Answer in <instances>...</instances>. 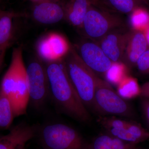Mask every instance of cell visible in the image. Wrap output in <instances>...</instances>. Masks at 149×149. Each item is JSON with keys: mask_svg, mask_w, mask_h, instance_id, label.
<instances>
[{"mask_svg": "<svg viewBox=\"0 0 149 149\" xmlns=\"http://www.w3.org/2000/svg\"><path fill=\"white\" fill-rule=\"evenodd\" d=\"M45 64L49 85V98L56 109L78 122H90L91 115L76 93L63 59Z\"/></svg>", "mask_w": 149, "mask_h": 149, "instance_id": "1", "label": "cell"}, {"mask_svg": "<svg viewBox=\"0 0 149 149\" xmlns=\"http://www.w3.org/2000/svg\"><path fill=\"white\" fill-rule=\"evenodd\" d=\"M0 92L10 99L16 117L26 113L29 104V91L21 47L13 50L10 64L0 84Z\"/></svg>", "mask_w": 149, "mask_h": 149, "instance_id": "2", "label": "cell"}, {"mask_svg": "<svg viewBox=\"0 0 149 149\" xmlns=\"http://www.w3.org/2000/svg\"><path fill=\"white\" fill-rule=\"evenodd\" d=\"M63 60L68 77L81 102L87 109H93L97 75L83 62L74 46H70Z\"/></svg>", "mask_w": 149, "mask_h": 149, "instance_id": "3", "label": "cell"}, {"mask_svg": "<svg viewBox=\"0 0 149 149\" xmlns=\"http://www.w3.org/2000/svg\"><path fill=\"white\" fill-rule=\"evenodd\" d=\"M102 115L132 118L134 112L125 99L115 91L106 80L97 76L94 94L93 109Z\"/></svg>", "mask_w": 149, "mask_h": 149, "instance_id": "4", "label": "cell"}, {"mask_svg": "<svg viewBox=\"0 0 149 149\" xmlns=\"http://www.w3.org/2000/svg\"><path fill=\"white\" fill-rule=\"evenodd\" d=\"M126 26L118 15L92 5L80 29L86 38L97 43L112 30Z\"/></svg>", "mask_w": 149, "mask_h": 149, "instance_id": "5", "label": "cell"}, {"mask_svg": "<svg viewBox=\"0 0 149 149\" xmlns=\"http://www.w3.org/2000/svg\"><path fill=\"white\" fill-rule=\"evenodd\" d=\"M38 136L44 149H83L85 144L77 130L63 123L45 125L38 131Z\"/></svg>", "mask_w": 149, "mask_h": 149, "instance_id": "6", "label": "cell"}, {"mask_svg": "<svg viewBox=\"0 0 149 149\" xmlns=\"http://www.w3.org/2000/svg\"><path fill=\"white\" fill-rule=\"evenodd\" d=\"M29 104L41 108L49 97V85L45 64L40 59L32 60L26 66Z\"/></svg>", "mask_w": 149, "mask_h": 149, "instance_id": "7", "label": "cell"}, {"mask_svg": "<svg viewBox=\"0 0 149 149\" xmlns=\"http://www.w3.org/2000/svg\"><path fill=\"white\" fill-rule=\"evenodd\" d=\"M97 122L107 133L128 143L138 144L149 139L148 130L133 120L100 116Z\"/></svg>", "mask_w": 149, "mask_h": 149, "instance_id": "8", "label": "cell"}, {"mask_svg": "<svg viewBox=\"0 0 149 149\" xmlns=\"http://www.w3.org/2000/svg\"><path fill=\"white\" fill-rule=\"evenodd\" d=\"M74 47L83 62L96 74H106L114 64L100 46L91 40L81 41Z\"/></svg>", "mask_w": 149, "mask_h": 149, "instance_id": "9", "label": "cell"}, {"mask_svg": "<svg viewBox=\"0 0 149 149\" xmlns=\"http://www.w3.org/2000/svg\"><path fill=\"white\" fill-rule=\"evenodd\" d=\"M130 30L127 26L116 28L97 43L114 64H121Z\"/></svg>", "mask_w": 149, "mask_h": 149, "instance_id": "10", "label": "cell"}, {"mask_svg": "<svg viewBox=\"0 0 149 149\" xmlns=\"http://www.w3.org/2000/svg\"><path fill=\"white\" fill-rule=\"evenodd\" d=\"M147 35L143 30L131 29L121 64L128 70L136 67L138 60L148 49Z\"/></svg>", "mask_w": 149, "mask_h": 149, "instance_id": "11", "label": "cell"}, {"mask_svg": "<svg viewBox=\"0 0 149 149\" xmlns=\"http://www.w3.org/2000/svg\"><path fill=\"white\" fill-rule=\"evenodd\" d=\"M36 127L21 123L12 127L8 134L0 136V149H17L36 135Z\"/></svg>", "mask_w": 149, "mask_h": 149, "instance_id": "12", "label": "cell"}, {"mask_svg": "<svg viewBox=\"0 0 149 149\" xmlns=\"http://www.w3.org/2000/svg\"><path fill=\"white\" fill-rule=\"evenodd\" d=\"M32 15L34 20L41 24H55L64 19V6L52 1L34 4Z\"/></svg>", "mask_w": 149, "mask_h": 149, "instance_id": "13", "label": "cell"}, {"mask_svg": "<svg viewBox=\"0 0 149 149\" xmlns=\"http://www.w3.org/2000/svg\"><path fill=\"white\" fill-rule=\"evenodd\" d=\"M91 0H70L64 6L65 19L73 27L80 29L91 6Z\"/></svg>", "mask_w": 149, "mask_h": 149, "instance_id": "14", "label": "cell"}, {"mask_svg": "<svg viewBox=\"0 0 149 149\" xmlns=\"http://www.w3.org/2000/svg\"><path fill=\"white\" fill-rule=\"evenodd\" d=\"M27 16L26 14L3 10L0 14V49H8L13 43L14 19Z\"/></svg>", "mask_w": 149, "mask_h": 149, "instance_id": "15", "label": "cell"}, {"mask_svg": "<svg viewBox=\"0 0 149 149\" xmlns=\"http://www.w3.org/2000/svg\"><path fill=\"white\" fill-rule=\"evenodd\" d=\"M146 6L144 0H99L98 6L113 13L129 14Z\"/></svg>", "mask_w": 149, "mask_h": 149, "instance_id": "16", "label": "cell"}, {"mask_svg": "<svg viewBox=\"0 0 149 149\" xmlns=\"http://www.w3.org/2000/svg\"><path fill=\"white\" fill-rule=\"evenodd\" d=\"M83 149H138V144L125 142L107 133L85 143Z\"/></svg>", "mask_w": 149, "mask_h": 149, "instance_id": "17", "label": "cell"}, {"mask_svg": "<svg viewBox=\"0 0 149 149\" xmlns=\"http://www.w3.org/2000/svg\"><path fill=\"white\" fill-rule=\"evenodd\" d=\"M15 116L13 106L10 99L0 92V129L10 128Z\"/></svg>", "mask_w": 149, "mask_h": 149, "instance_id": "18", "label": "cell"}, {"mask_svg": "<svg viewBox=\"0 0 149 149\" xmlns=\"http://www.w3.org/2000/svg\"><path fill=\"white\" fill-rule=\"evenodd\" d=\"M47 36L56 61L63 58L70 47L65 38L55 32L49 33Z\"/></svg>", "mask_w": 149, "mask_h": 149, "instance_id": "19", "label": "cell"}, {"mask_svg": "<svg viewBox=\"0 0 149 149\" xmlns=\"http://www.w3.org/2000/svg\"><path fill=\"white\" fill-rule=\"evenodd\" d=\"M117 93L125 99H131L140 96L141 87L137 80L130 77H125L118 83Z\"/></svg>", "mask_w": 149, "mask_h": 149, "instance_id": "20", "label": "cell"}, {"mask_svg": "<svg viewBox=\"0 0 149 149\" xmlns=\"http://www.w3.org/2000/svg\"><path fill=\"white\" fill-rule=\"evenodd\" d=\"M36 51L39 58L43 62L46 63L56 61L47 35L41 37L38 40L36 44Z\"/></svg>", "mask_w": 149, "mask_h": 149, "instance_id": "21", "label": "cell"}, {"mask_svg": "<svg viewBox=\"0 0 149 149\" xmlns=\"http://www.w3.org/2000/svg\"><path fill=\"white\" fill-rule=\"evenodd\" d=\"M135 25L137 27V29H140V27H146L149 24V14L145 8H141L133 13ZM136 29V28H135Z\"/></svg>", "mask_w": 149, "mask_h": 149, "instance_id": "22", "label": "cell"}, {"mask_svg": "<svg viewBox=\"0 0 149 149\" xmlns=\"http://www.w3.org/2000/svg\"><path fill=\"white\" fill-rule=\"evenodd\" d=\"M136 67L139 73L149 74V49H148L138 60Z\"/></svg>", "mask_w": 149, "mask_h": 149, "instance_id": "23", "label": "cell"}, {"mask_svg": "<svg viewBox=\"0 0 149 149\" xmlns=\"http://www.w3.org/2000/svg\"><path fill=\"white\" fill-rule=\"evenodd\" d=\"M141 103L142 112L149 127V98L141 97Z\"/></svg>", "mask_w": 149, "mask_h": 149, "instance_id": "24", "label": "cell"}, {"mask_svg": "<svg viewBox=\"0 0 149 149\" xmlns=\"http://www.w3.org/2000/svg\"><path fill=\"white\" fill-rule=\"evenodd\" d=\"M139 97L149 98V81L141 86V93Z\"/></svg>", "mask_w": 149, "mask_h": 149, "instance_id": "25", "label": "cell"}, {"mask_svg": "<svg viewBox=\"0 0 149 149\" xmlns=\"http://www.w3.org/2000/svg\"><path fill=\"white\" fill-rule=\"evenodd\" d=\"M8 49H5L0 51V73L3 67L6 52Z\"/></svg>", "mask_w": 149, "mask_h": 149, "instance_id": "26", "label": "cell"}, {"mask_svg": "<svg viewBox=\"0 0 149 149\" xmlns=\"http://www.w3.org/2000/svg\"><path fill=\"white\" fill-rule=\"evenodd\" d=\"M31 1L32 2L34 3V4L38 3L48 1H52L57 2H61V0H29Z\"/></svg>", "mask_w": 149, "mask_h": 149, "instance_id": "27", "label": "cell"}, {"mask_svg": "<svg viewBox=\"0 0 149 149\" xmlns=\"http://www.w3.org/2000/svg\"><path fill=\"white\" fill-rule=\"evenodd\" d=\"M93 2V5L98 6L99 4V0H91Z\"/></svg>", "mask_w": 149, "mask_h": 149, "instance_id": "28", "label": "cell"}, {"mask_svg": "<svg viewBox=\"0 0 149 149\" xmlns=\"http://www.w3.org/2000/svg\"><path fill=\"white\" fill-rule=\"evenodd\" d=\"M17 149H25V144L22 145L17 148Z\"/></svg>", "mask_w": 149, "mask_h": 149, "instance_id": "29", "label": "cell"}, {"mask_svg": "<svg viewBox=\"0 0 149 149\" xmlns=\"http://www.w3.org/2000/svg\"><path fill=\"white\" fill-rule=\"evenodd\" d=\"M144 1L149 5V0H144Z\"/></svg>", "mask_w": 149, "mask_h": 149, "instance_id": "30", "label": "cell"}, {"mask_svg": "<svg viewBox=\"0 0 149 149\" xmlns=\"http://www.w3.org/2000/svg\"><path fill=\"white\" fill-rule=\"evenodd\" d=\"M3 10H2L0 9V14L1 13H2V12L3 11Z\"/></svg>", "mask_w": 149, "mask_h": 149, "instance_id": "31", "label": "cell"}, {"mask_svg": "<svg viewBox=\"0 0 149 149\" xmlns=\"http://www.w3.org/2000/svg\"><path fill=\"white\" fill-rule=\"evenodd\" d=\"M3 0H0V3H1L2 2V1Z\"/></svg>", "mask_w": 149, "mask_h": 149, "instance_id": "32", "label": "cell"}, {"mask_svg": "<svg viewBox=\"0 0 149 149\" xmlns=\"http://www.w3.org/2000/svg\"><path fill=\"white\" fill-rule=\"evenodd\" d=\"M2 50H3V49H2ZM1 50H1V49H0V51H1Z\"/></svg>", "mask_w": 149, "mask_h": 149, "instance_id": "33", "label": "cell"}]
</instances>
